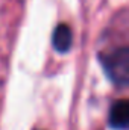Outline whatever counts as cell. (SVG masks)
I'll return each mask as SVG.
<instances>
[{
	"mask_svg": "<svg viewBox=\"0 0 129 130\" xmlns=\"http://www.w3.org/2000/svg\"><path fill=\"white\" fill-rule=\"evenodd\" d=\"M35 130H40V129H35Z\"/></svg>",
	"mask_w": 129,
	"mask_h": 130,
	"instance_id": "277c9868",
	"label": "cell"
},
{
	"mask_svg": "<svg viewBox=\"0 0 129 130\" xmlns=\"http://www.w3.org/2000/svg\"><path fill=\"white\" fill-rule=\"evenodd\" d=\"M52 44H53V48L59 53H67L70 48H71V44H73V32H71V27L68 24H58L55 27V30L52 33Z\"/></svg>",
	"mask_w": 129,
	"mask_h": 130,
	"instance_id": "3957f363",
	"label": "cell"
},
{
	"mask_svg": "<svg viewBox=\"0 0 129 130\" xmlns=\"http://www.w3.org/2000/svg\"><path fill=\"white\" fill-rule=\"evenodd\" d=\"M108 124L114 130H126L129 126V101L126 98L117 100L109 109Z\"/></svg>",
	"mask_w": 129,
	"mask_h": 130,
	"instance_id": "7a4b0ae2",
	"label": "cell"
},
{
	"mask_svg": "<svg viewBox=\"0 0 129 130\" xmlns=\"http://www.w3.org/2000/svg\"><path fill=\"white\" fill-rule=\"evenodd\" d=\"M99 61L108 79L120 86L125 88L129 82V48L126 45L119 47L109 53H100Z\"/></svg>",
	"mask_w": 129,
	"mask_h": 130,
	"instance_id": "6da1fadb",
	"label": "cell"
}]
</instances>
